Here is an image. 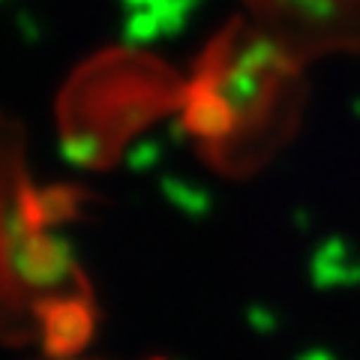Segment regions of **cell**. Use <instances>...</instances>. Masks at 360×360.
Returning <instances> with one entry per match:
<instances>
[]
</instances>
